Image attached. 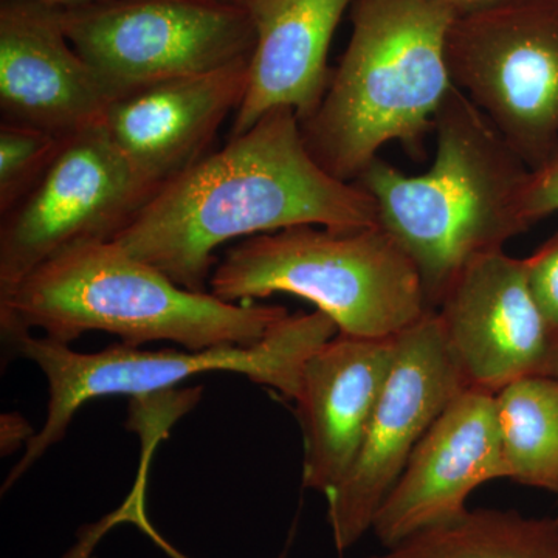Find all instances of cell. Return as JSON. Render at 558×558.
Segmentation results:
<instances>
[{
  "label": "cell",
  "instance_id": "1",
  "mask_svg": "<svg viewBox=\"0 0 558 558\" xmlns=\"http://www.w3.org/2000/svg\"><path fill=\"white\" fill-rule=\"evenodd\" d=\"M299 226H379L376 202L323 170L304 145L299 116L271 109L161 185L113 242L180 288L208 292L227 242Z\"/></svg>",
  "mask_w": 558,
  "mask_h": 558
},
{
  "label": "cell",
  "instance_id": "2",
  "mask_svg": "<svg viewBox=\"0 0 558 558\" xmlns=\"http://www.w3.org/2000/svg\"><path fill=\"white\" fill-rule=\"evenodd\" d=\"M435 160L409 175L376 159L354 183L377 207L379 226L410 256L429 311L462 271L527 231L521 197L529 168L457 89L436 117Z\"/></svg>",
  "mask_w": 558,
  "mask_h": 558
},
{
  "label": "cell",
  "instance_id": "3",
  "mask_svg": "<svg viewBox=\"0 0 558 558\" xmlns=\"http://www.w3.org/2000/svg\"><path fill=\"white\" fill-rule=\"evenodd\" d=\"M288 315L282 306L227 303L180 288L113 241L58 253L0 299V329L9 343L38 329L62 344L102 330L128 347L150 341L189 351L250 347Z\"/></svg>",
  "mask_w": 558,
  "mask_h": 558
},
{
  "label": "cell",
  "instance_id": "4",
  "mask_svg": "<svg viewBox=\"0 0 558 558\" xmlns=\"http://www.w3.org/2000/svg\"><path fill=\"white\" fill-rule=\"evenodd\" d=\"M454 17L438 0H354L347 50L300 123L323 170L354 183L388 143L421 153L454 87L446 50Z\"/></svg>",
  "mask_w": 558,
  "mask_h": 558
},
{
  "label": "cell",
  "instance_id": "5",
  "mask_svg": "<svg viewBox=\"0 0 558 558\" xmlns=\"http://www.w3.org/2000/svg\"><path fill=\"white\" fill-rule=\"evenodd\" d=\"M208 286L227 303L300 296L359 339H391L429 312L416 266L380 226L256 234L227 250Z\"/></svg>",
  "mask_w": 558,
  "mask_h": 558
},
{
  "label": "cell",
  "instance_id": "6",
  "mask_svg": "<svg viewBox=\"0 0 558 558\" xmlns=\"http://www.w3.org/2000/svg\"><path fill=\"white\" fill-rule=\"evenodd\" d=\"M337 333L336 323L325 312L315 310L310 314H289L250 347L204 351H148L120 343L84 354L47 337H17L10 343L43 371L49 384V405L43 428L28 440L5 481V488L13 486L64 438L75 414L90 400L112 396L146 398L201 374L234 373L295 402L306 360Z\"/></svg>",
  "mask_w": 558,
  "mask_h": 558
},
{
  "label": "cell",
  "instance_id": "7",
  "mask_svg": "<svg viewBox=\"0 0 558 558\" xmlns=\"http://www.w3.org/2000/svg\"><path fill=\"white\" fill-rule=\"evenodd\" d=\"M451 83L537 170L558 146V0H510L457 16Z\"/></svg>",
  "mask_w": 558,
  "mask_h": 558
},
{
  "label": "cell",
  "instance_id": "8",
  "mask_svg": "<svg viewBox=\"0 0 558 558\" xmlns=\"http://www.w3.org/2000/svg\"><path fill=\"white\" fill-rule=\"evenodd\" d=\"M62 24L112 98L250 60L256 44L248 10L223 0H98L62 7Z\"/></svg>",
  "mask_w": 558,
  "mask_h": 558
},
{
  "label": "cell",
  "instance_id": "9",
  "mask_svg": "<svg viewBox=\"0 0 558 558\" xmlns=\"http://www.w3.org/2000/svg\"><path fill=\"white\" fill-rule=\"evenodd\" d=\"M157 190L100 126L65 138L38 185L0 216V299L58 253L112 241Z\"/></svg>",
  "mask_w": 558,
  "mask_h": 558
},
{
  "label": "cell",
  "instance_id": "10",
  "mask_svg": "<svg viewBox=\"0 0 558 558\" xmlns=\"http://www.w3.org/2000/svg\"><path fill=\"white\" fill-rule=\"evenodd\" d=\"M468 388L435 311L399 333L395 362L354 464L326 495L337 549L352 548L373 529L417 444Z\"/></svg>",
  "mask_w": 558,
  "mask_h": 558
},
{
  "label": "cell",
  "instance_id": "11",
  "mask_svg": "<svg viewBox=\"0 0 558 558\" xmlns=\"http://www.w3.org/2000/svg\"><path fill=\"white\" fill-rule=\"evenodd\" d=\"M435 312L470 388L497 395L526 377L558 379V333L529 290L524 259L481 256Z\"/></svg>",
  "mask_w": 558,
  "mask_h": 558
},
{
  "label": "cell",
  "instance_id": "12",
  "mask_svg": "<svg viewBox=\"0 0 558 558\" xmlns=\"http://www.w3.org/2000/svg\"><path fill=\"white\" fill-rule=\"evenodd\" d=\"M508 478L495 395L468 388L436 418L381 502L371 531L384 548L458 519L472 492Z\"/></svg>",
  "mask_w": 558,
  "mask_h": 558
},
{
  "label": "cell",
  "instance_id": "13",
  "mask_svg": "<svg viewBox=\"0 0 558 558\" xmlns=\"http://www.w3.org/2000/svg\"><path fill=\"white\" fill-rule=\"evenodd\" d=\"M112 95L73 49L62 7L0 0V113L60 138L100 126Z\"/></svg>",
  "mask_w": 558,
  "mask_h": 558
},
{
  "label": "cell",
  "instance_id": "14",
  "mask_svg": "<svg viewBox=\"0 0 558 558\" xmlns=\"http://www.w3.org/2000/svg\"><path fill=\"white\" fill-rule=\"evenodd\" d=\"M250 60L126 92L109 102L100 128L140 178L160 189L204 159L223 121L240 109Z\"/></svg>",
  "mask_w": 558,
  "mask_h": 558
},
{
  "label": "cell",
  "instance_id": "15",
  "mask_svg": "<svg viewBox=\"0 0 558 558\" xmlns=\"http://www.w3.org/2000/svg\"><path fill=\"white\" fill-rule=\"evenodd\" d=\"M396 340L339 332L306 360L295 399L304 487L326 497L348 475L395 362Z\"/></svg>",
  "mask_w": 558,
  "mask_h": 558
},
{
  "label": "cell",
  "instance_id": "16",
  "mask_svg": "<svg viewBox=\"0 0 558 558\" xmlns=\"http://www.w3.org/2000/svg\"><path fill=\"white\" fill-rule=\"evenodd\" d=\"M354 0H248L256 33L248 87L231 137L244 134L271 109L310 119L328 89L330 43Z\"/></svg>",
  "mask_w": 558,
  "mask_h": 558
},
{
  "label": "cell",
  "instance_id": "17",
  "mask_svg": "<svg viewBox=\"0 0 558 558\" xmlns=\"http://www.w3.org/2000/svg\"><path fill=\"white\" fill-rule=\"evenodd\" d=\"M366 558H558V517L469 509Z\"/></svg>",
  "mask_w": 558,
  "mask_h": 558
},
{
  "label": "cell",
  "instance_id": "18",
  "mask_svg": "<svg viewBox=\"0 0 558 558\" xmlns=\"http://www.w3.org/2000/svg\"><path fill=\"white\" fill-rule=\"evenodd\" d=\"M495 403L508 480L558 499V379L512 381Z\"/></svg>",
  "mask_w": 558,
  "mask_h": 558
},
{
  "label": "cell",
  "instance_id": "19",
  "mask_svg": "<svg viewBox=\"0 0 558 558\" xmlns=\"http://www.w3.org/2000/svg\"><path fill=\"white\" fill-rule=\"evenodd\" d=\"M65 138L24 124H0V216L9 213L36 185Z\"/></svg>",
  "mask_w": 558,
  "mask_h": 558
},
{
  "label": "cell",
  "instance_id": "20",
  "mask_svg": "<svg viewBox=\"0 0 558 558\" xmlns=\"http://www.w3.org/2000/svg\"><path fill=\"white\" fill-rule=\"evenodd\" d=\"M523 259L529 290L543 317L558 333V231Z\"/></svg>",
  "mask_w": 558,
  "mask_h": 558
},
{
  "label": "cell",
  "instance_id": "21",
  "mask_svg": "<svg viewBox=\"0 0 558 558\" xmlns=\"http://www.w3.org/2000/svg\"><path fill=\"white\" fill-rule=\"evenodd\" d=\"M554 213H558V146L542 167L529 172L521 197V218L527 230Z\"/></svg>",
  "mask_w": 558,
  "mask_h": 558
},
{
  "label": "cell",
  "instance_id": "22",
  "mask_svg": "<svg viewBox=\"0 0 558 558\" xmlns=\"http://www.w3.org/2000/svg\"><path fill=\"white\" fill-rule=\"evenodd\" d=\"M146 464H148V459L143 461V470L138 473V478L135 481V486L132 488L130 497H128L126 501L123 502V506L119 510L109 515V519L106 520L105 526L102 529H108L113 526V524L119 523H130L132 526L142 531L143 534L146 535L161 550V553L167 554L170 558H190L172 546L163 535L154 527V524L150 523L148 513H146ZM278 558H288V554H281Z\"/></svg>",
  "mask_w": 558,
  "mask_h": 558
},
{
  "label": "cell",
  "instance_id": "23",
  "mask_svg": "<svg viewBox=\"0 0 558 558\" xmlns=\"http://www.w3.org/2000/svg\"><path fill=\"white\" fill-rule=\"evenodd\" d=\"M35 433L28 427L27 421L17 416V414H7L2 417V450L7 453L16 450L20 440H24L27 446L28 440Z\"/></svg>",
  "mask_w": 558,
  "mask_h": 558
},
{
  "label": "cell",
  "instance_id": "24",
  "mask_svg": "<svg viewBox=\"0 0 558 558\" xmlns=\"http://www.w3.org/2000/svg\"><path fill=\"white\" fill-rule=\"evenodd\" d=\"M438 2L453 11L457 16H464V14L501 5V3L510 2V0H438Z\"/></svg>",
  "mask_w": 558,
  "mask_h": 558
},
{
  "label": "cell",
  "instance_id": "25",
  "mask_svg": "<svg viewBox=\"0 0 558 558\" xmlns=\"http://www.w3.org/2000/svg\"><path fill=\"white\" fill-rule=\"evenodd\" d=\"M43 2L57 7H75L83 5V3L98 2V0H43Z\"/></svg>",
  "mask_w": 558,
  "mask_h": 558
},
{
  "label": "cell",
  "instance_id": "26",
  "mask_svg": "<svg viewBox=\"0 0 558 558\" xmlns=\"http://www.w3.org/2000/svg\"><path fill=\"white\" fill-rule=\"evenodd\" d=\"M223 2L234 3V5L245 7L248 0H223Z\"/></svg>",
  "mask_w": 558,
  "mask_h": 558
}]
</instances>
